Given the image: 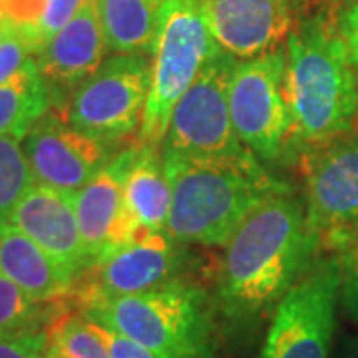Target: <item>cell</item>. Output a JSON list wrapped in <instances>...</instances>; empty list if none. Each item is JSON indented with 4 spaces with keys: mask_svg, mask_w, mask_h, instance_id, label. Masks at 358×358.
Returning <instances> with one entry per match:
<instances>
[{
    "mask_svg": "<svg viewBox=\"0 0 358 358\" xmlns=\"http://www.w3.org/2000/svg\"><path fill=\"white\" fill-rule=\"evenodd\" d=\"M169 209L171 187L159 145L136 143L124 181L126 239L141 231H166Z\"/></svg>",
    "mask_w": 358,
    "mask_h": 358,
    "instance_id": "18",
    "label": "cell"
},
{
    "mask_svg": "<svg viewBox=\"0 0 358 358\" xmlns=\"http://www.w3.org/2000/svg\"><path fill=\"white\" fill-rule=\"evenodd\" d=\"M66 308L60 303H38L0 275V334L48 331Z\"/></svg>",
    "mask_w": 358,
    "mask_h": 358,
    "instance_id": "21",
    "label": "cell"
},
{
    "mask_svg": "<svg viewBox=\"0 0 358 358\" xmlns=\"http://www.w3.org/2000/svg\"><path fill=\"white\" fill-rule=\"evenodd\" d=\"M282 88L301 148H317L355 129L357 72L341 28L324 14L289 32Z\"/></svg>",
    "mask_w": 358,
    "mask_h": 358,
    "instance_id": "3",
    "label": "cell"
},
{
    "mask_svg": "<svg viewBox=\"0 0 358 358\" xmlns=\"http://www.w3.org/2000/svg\"><path fill=\"white\" fill-rule=\"evenodd\" d=\"M0 4H2V0H0Z\"/></svg>",
    "mask_w": 358,
    "mask_h": 358,
    "instance_id": "32",
    "label": "cell"
},
{
    "mask_svg": "<svg viewBox=\"0 0 358 358\" xmlns=\"http://www.w3.org/2000/svg\"><path fill=\"white\" fill-rule=\"evenodd\" d=\"M320 249L331 251L341 267V305L358 322V227L331 235L320 241Z\"/></svg>",
    "mask_w": 358,
    "mask_h": 358,
    "instance_id": "24",
    "label": "cell"
},
{
    "mask_svg": "<svg viewBox=\"0 0 358 358\" xmlns=\"http://www.w3.org/2000/svg\"><path fill=\"white\" fill-rule=\"evenodd\" d=\"M0 358H50L48 331L0 334Z\"/></svg>",
    "mask_w": 358,
    "mask_h": 358,
    "instance_id": "27",
    "label": "cell"
},
{
    "mask_svg": "<svg viewBox=\"0 0 358 358\" xmlns=\"http://www.w3.org/2000/svg\"><path fill=\"white\" fill-rule=\"evenodd\" d=\"M84 0H46L44 4V13L40 16L38 24L32 32V40L36 44V50H42L44 44L58 32L62 30L72 16L78 13V8L82 6Z\"/></svg>",
    "mask_w": 358,
    "mask_h": 358,
    "instance_id": "26",
    "label": "cell"
},
{
    "mask_svg": "<svg viewBox=\"0 0 358 358\" xmlns=\"http://www.w3.org/2000/svg\"><path fill=\"white\" fill-rule=\"evenodd\" d=\"M185 247L167 231H141L98 257L78 277L70 296L82 308L92 301L140 294L181 279L189 259Z\"/></svg>",
    "mask_w": 358,
    "mask_h": 358,
    "instance_id": "10",
    "label": "cell"
},
{
    "mask_svg": "<svg viewBox=\"0 0 358 358\" xmlns=\"http://www.w3.org/2000/svg\"><path fill=\"white\" fill-rule=\"evenodd\" d=\"M150 82V54H115L76 90L66 120L88 134L120 143L140 131Z\"/></svg>",
    "mask_w": 358,
    "mask_h": 358,
    "instance_id": "9",
    "label": "cell"
},
{
    "mask_svg": "<svg viewBox=\"0 0 358 358\" xmlns=\"http://www.w3.org/2000/svg\"><path fill=\"white\" fill-rule=\"evenodd\" d=\"M80 313L154 350L159 358H213L215 355L211 301L199 285L183 279L140 294L92 301Z\"/></svg>",
    "mask_w": 358,
    "mask_h": 358,
    "instance_id": "4",
    "label": "cell"
},
{
    "mask_svg": "<svg viewBox=\"0 0 358 358\" xmlns=\"http://www.w3.org/2000/svg\"><path fill=\"white\" fill-rule=\"evenodd\" d=\"M308 229L322 239L358 227V131L310 148L305 157Z\"/></svg>",
    "mask_w": 358,
    "mask_h": 358,
    "instance_id": "11",
    "label": "cell"
},
{
    "mask_svg": "<svg viewBox=\"0 0 358 358\" xmlns=\"http://www.w3.org/2000/svg\"><path fill=\"white\" fill-rule=\"evenodd\" d=\"M352 2H355V0H352Z\"/></svg>",
    "mask_w": 358,
    "mask_h": 358,
    "instance_id": "34",
    "label": "cell"
},
{
    "mask_svg": "<svg viewBox=\"0 0 358 358\" xmlns=\"http://www.w3.org/2000/svg\"><path fill=\"white\" fill-rule=\"evenodd\" d=\"M8 223L38 243L72 277L78 279L92 265L78 225L74 193L34 183L14 207Z\"/></svg>",
    "mask_w": 358,
    "mask_h": 358,
    "instance_id": "14",
    "label": "cell"
},
{
    "mask_svg": "<svg viewBox=\"0 0 358 358\" xmlns=\"http://www.w3.org/2000/svg\"><path fill=\"white\" fill-rule=\"evenodd\" d=\"M13 28V20L10 18H4V20H0V42L4 40V36L8 34V30Z\"/></svg>",
    "mask_w": 358,
    "mask_h": 358,
    "instance_id": "30",
    "label": "cell"
},
{
    "mask_svg": "<svg viewBox=\"0 0 358 358\" xmlns=\"http://www.w3.org/2000/svg\"><path fill=\"white\" fill-rule=\"evenodd\" d=\"M235 60L219 48L176 106L162 154L192 159H233L251 152L237 138L229 108Z\"/></svg>",
    "mask_w": 358,
    "mask_h": 358,
    "instance_id": "7",
    "label": "cell"
},
{
    "mask_svg": "<svg viewBox=\"0 0 358 358\" xmlns=\"http://www.w3.org/2000/svg\"><path fill=\"white\" fill-rule=\"evenodd\" d=\"M131 157L134 145L117 152L112 162L74 193L78 225L92 263L112 245L126 239L124 181Z\"/></svg>",
    "mask_w": 358,
    "mask_h": 358,
    "instance_id": "16",
    "label": "cell"
},
{
    "mask_svg": "<svg viewBox=\"0 0 358 358\" xmlns=\"http://www.w3.org/2000/svg\"><path fill=\"white\" fill-rule=\"evenodd\" d=\"M350 358H358V336L352 341V345H350Z\"/></svg>",
    "mask_w": 358,
    "mask_h": 358,
    "instance_id": "31",
    "label": "cell"
},
{
    "mask_svg": "<svg viewBox=\"0 0 358 358\" xmlns=\"http://www.w3.org/2000/svg\"><path fill=\"white\" fill-rule=\"evenodd\" d=\"M98 327L102 331L103 341L108 345V350H110V357L112 358H159L154 350L145 348L140 343L128 338V336L115 333V331H110V329H106L102 324H98Z\"/></svg>",
    "mask_w": 358,
    "mask_h": 358,
    "instance_id": "28",
    "label": "cell"
},
{
    "mask_svg": "<svg viewBox=\"0 0 358 358\" xmlns=\"http://www.w3.org/2000/svg\"><path fill=\"white\" fill-rule=\"evenodd\" d=\"M338 28L348 46V54H350V60L358 78V0L350 2L343 10L338 18Z\"/></svg>",
    "mask_w": 358,
    "mask_h": 358,
    "instance_id": "29",
    "label": "cell"
},
{
    "mask_svg": "<svg viewBox=\"0 0 358 358\" xmlns=\"http://www.w3.org/2000/svg\"><path fill=\"white\" fill-rule=\"evenodd\" d=\"M341 267L317 257L275 307L259 358H331Z\"/></svg>",
    "mask_w": 358,
    "mask_h": 358,
    "instance_id": "8",
    "label": "cell"
},
{
    "mask_svg": "<svg viewBox=\"0 0 358 358\" xmlns=\"http://www.w3.org/2000/svg\"><path fill=\"white\" fill-rule=\"evenodd\" d=\"M50 110V92L36 58H30L13 78L0 84V136L22 140L28 129Z\"/></svg>",
    "mask_w": 358,
    "mask_h": 358,
    "instance_id": "20",
    "label": "cell"
},
{
    "mask_svg": "<svg viewBox=\"0 0 358 358\" xmlns=\"http://www.w3.org/2000/svg\"><path fill=\"white\" fill-rule=\"evenodd\" d=\"M30 58H36V48L24 30L13 22V28L0 42V84L13 78Z\"/></svg>",
    "mask_w": 358,
    "mask_h": 358,
    "instance_id": "25",
    "label": "cell"
},
{
    "mask_svg": "<svg viewBox=\"0 0 358 358\" xmlns=\"http://www.w3.org/2000/svg\"><path fill=\"white\" fill-rule=\"evenodd\" d=\"M164 169L171 187L166 231L183 245H225L257 205L293 192L253 154L233 159L164 155Z\"/></svg>",
    "mask_w": 358,
    "mask_h": 358,
    "instance_id": "2",
    "label": "cell"
},
{
    "mask_svg": "<svg viewBox=\"0 0 358 358\" xmlns=\"http://www.w3.org/2000/svg\"><path fill=\"white\" fill-rule=\"evenodd\" d=\"M50 357L112 358L100 327L82 313H62L48 329Z\"/></svg>",
    "mask_w": 358,
    "mask_h": 358,
    "instance_id": "22",
    "label": "cell"
},
{
    "mask_svg": "<svg viewBox=\"0 0 358 358\" xmlns=\"http://www.w3.org/2000/svg\"><path fill=\"white\" fill-rule=\"evenodd\" d=\"M36 183L76 193L115 157L117 143L72 126L60 112L50 110L22 138Z\"/></svg>",
    "mask_w": 358,
    "mask_h": 358,
    "instance_id": "12",
    "label": "cell"
},
{
    "mask_svg": "<svg viewBox=\"0 0 358 358\" xmlns=\"http://www.w3.org/2000/svg\"><path fill=\"white\" fill-rule=\"evenodd\" d=\"M217 44L235 60L275 50L291 32L289 0H203Z\"/></svg>",
    "mask_w": 358,
    "mask_h": 358,
    "instance_id": "15",
    "label": "cell"
},
{
    "mask_svg": "<svg viewBox=\"0 0 358 358\" xmlns=\"http://www.w3.org/2000/svg\"><path fill=\"white\" fill-rule=\"evenodd\" d=\"M114 54H150L166 0H96Z\"/></svg>",
    "mask_w": 358,
    "mask_h": 358,
    "instance_id": "19",
    "label": "cell"
},
{
    "mask_svg": "<svg viewBox=\"0 0 358 358\" xmlns=\"http://www.w3.org/2000/svg\"><path fill=\"white\" fill-rule=\"evenodd\" d=\"M282 82L285 52L281 48L239 60L231 74L233 128L245 148L267 164L287 162L301 150Z\"/></svg>",
    "mask_w": 358,
    "mask_h": 358,
    "instance_id": "6",
    "label": "cell"
},
{
    "mask_svg": "<svg viewBox=\"0 0 358 358\" xmlns=\"http://www.w3.org/2000/svg\"><path fill=\"white\" fill-rule=\"evenodd\" d=\"M50 358H54V357H50Z\"/></svg>",
    "mask_w": 358,
    "mask_h": 358,
    "instance_id": "33",
    "label": "cell"
},
{
    "mask_svg": "<svg viewBox=\"0 0 358 358\" xmlns=\"http://www.w3.org/2000/svg\"><path fill=\"white\" fill-rule=\"evenodd\" d=\"M219 48L203 0H166L150 52L152 82L138 143H164L181 96Z\"/></svg>",
    "mask_w": 358,
    "mask_h": 358,
    "instance_id": "5",
    "label": "cell"
},
{
    "mask_svg": "<svg viewBox=\"0 0 358 358\" xmlns=\"http://www.w3.org/2000/svg\"><path fill=\"white\" fill-rule=\"evenodd\" d=\"M34 183L36 179L22 141L13 136H0V225L8 223L14 207Z\"/></svg>",
    "mask_w": 358,
    "mask_h": 358,
    "instance_id": "23",
    "label": "cell"
},
{
    "mask_svg": "<svg viewBox=\"0 0 358 358\" xmlns=\"http://www.w3.org/2000/svg\"><path fill=\"white\" fill-rule=\"evenodd\" d=\"M319 253V237L293 192L268 197L223 245L219 307L235 320L255 319L289 293Z\"/></svg>",
    "mask_w": 358,
    "mask_h": 358,
    "instance_id": "1",
    "label": "cell"
},
{
    "mask_svg": "<svg viewBox=\"0 0 358 358\" xmlns=\"http://www.w3.org/2000/svg\"><path fill=\"white\" fill-rule=\"evenodd\" d=\"M0 275L38 303H60L76 285V277L13 223L0 225Z\"/></svg>",
    "mask_w": 358,
    "mask_h": 358,
    "instance_id": "17",
    "label": "cell"
},
{
    "mask_svg": "<svg viewBox=\"0 0 358 358\" xmlns=\"http://www.w3.org/2000/svg\"><path fill=\"white\" fill-rule=\"evenodd\" d=\"M110 52L96 0H84L72 20L36 54V64L50 92L52 110L64 112L76 90L106 60Z\"/></svg>",
    "mask_w": 358,
    "mask_h": 358,
    "instance_id": "13",
    "label": "cell"
}]
</instances>
